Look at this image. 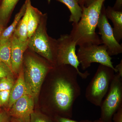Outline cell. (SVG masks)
I'll return each mask as SVG.
<instances>
[{
  "instance_id": "6da1fadb",
  "label": "cell",
  "mask_w": 122,
  "mask_h": 122,
  "mask_svg": "<svg viewBox=\"0 0 122 122\" xmlns=\"http://www.w3.org/2000/svg\"><path fill=\"white\" fill-rule=\"evenodd\" d=\"M58 66L51 86V102L60 116L71 118L74 104L81 94L78 72L69 65Z\"/></svg>"
},
{
  "instance_id": "7a4b0ae2",
  "label": "cell",
  "mask_w": 122,
  "mask_h": 122,
  "mask_svg": "<svg viewBox=\"0 0 122 122\" xmlns=\"http://www.w3.org/2000/svg\"><path fill=\"white\" fill-rule=\"evenodd\" d=\"M105 0H96L88 7L82 8L81 19L77 24H72L73 27L69 34L77 46L102 44L95 30Z\"/></svg>"
},
{
  "instance_id": "3957f363",
  "label": "cell",
  "mask_w": 122,
  "mask_h": 122,
  "mask_svg": "<svg viewBox=\"0 0 122 122\" xmlns=\"http://www.w3.org/2000/svg\"><path fill=\"white\" fill-rule=\"evenodd\" d=\"M114 72L110 67L99 65L86 89L85 97L87 101L96 106L100 107L114 78Z\"/></svg>"
},
{
  "instance_id": "277c9868",
  "label": "cell",
  "mask_w": 122,
  "mask_h": 122,
  "mask_svg": "<svg viewBox=\"0 0 122 122\" xmlns=\"http://www.w3.org/2000/svg\"><path fill=\"white\" fill-rule=\"evenodd\" d=\"M47 15L43 14L35 32L29 38L28 46L53 65L56 64L57 41L49 37L46 32Z\"/></svg>"
},
{
  "instance_id": "5b68a950",
  "label": "cell",
  "mask_w": 122,
  "mask_h": 122,
  "mask_svg": "<svg viewBox=\"0 0 122 122\" xmlns=\"http://www.w3.org/2000/svg\"><path fill=\"white\" fill-rule=\"evenodd\" d=\"M53 68L32 56H28L24 60V81L29 92L34 98L39 95L46 76Z\"/></svg>"
},
{
  "instance_id": "8992f818",
  "label": "cell",
  "mask_w": 122,
  "mask_h": 122,
  "mask_svg": "<svg viewBox=\"0 0 122 122\" xmlns=\"http://www.w3.org/2000/svg\"><path fill=\"white\" fill-rule=\"evenodd\" d=\"M76 55L83 70L89 68L92 63H98L110 67L117 73L104 45L86 44L79 46Z\"/></svg>"
},
{
  "instance_id": "52a82bcc",
  "label": "cell",
  "mask_w": 122,
  "mask_h": 122,
  "mask_svg": "<svg viewBox=\"0 0 122 122\" xmlns=\"http://www.w3.org/2000/svg\"><path fill=\"white\" fill-rule=\"evenodd\" d=\"M76 42L69 34L61 35L57 41L56 64L72 66L77 70L78 76L85 79L89 76L90 73L87 71L82 72L79 69L80 63L76 55Z\"/></svg>"
},
{
  "instance_id": "ba28073f",
  "label": "cell",
  "mask_w": 122,
  "mask_h": 122,
  "mask_svg": "<svg viewBox=\"0 0 122 122\" xmlns=\"http://www.w3.org/2000/svg\"><path fill=\"white\" fill-rule=\"evenodd\" d=\"M122 106V77L115 75L109 87L108 94L102 101L100 120L104 122L112 121L113 115Z\"/></svg>"
},
{
  "instance_id": "9c48e42d",
  "label": "cell",
  "mask_w": 122,
  "mask_h": 122,
  "mask_svg": "<svg viewBox=\"0 0 122 122\" xmlns=\"http://www.w3.org/2000/svg\"><path fill=\"white\" fill-rule=\"evenodd\" d=\"M105 9L103 5L97 27L98 28L99 33L101 36L100 38L102 44L106 47L107 52L111 56L122 53V46L115 37L113 28L107 17Z\"/></svg>"
},
{
  "instance_id": "30bf717a",
  "label": "cell",
  "mask_w": 122,
  "mask_h": 122,
  "mask_svg": "<svg viewBox=\"0 0 122 122\" xmlns=\"http://www.w3.org/2000/svg\"><path fill=\"white\" fill-rule=\"evenodd\" d=\"M34 99L31 95L22 96L9 109L10 115L22 122H30V115L34 112Z\"/></svg>"
},
{
  "instance_id": "8fae6325",
  "label": "cell",
  "mask_w": 122,
  "mask_h": 122,
  "mask_svg": "<svg viewBox=\"0 0 122 122\" xmlns=\"http://www.w3.org/2000/svg\"><path fill=\"white\" fill-rule=\"evenodd\" d=\"M29 38L22 41L13 35L11 39V63L14 73H19L22 68L24 54L28 45Z\"/></svg>"
},
{
  "instance_id": "7c38bea8",
  "label": "cell",
  "mask_w": 122,
  "mask_h": 122,
  "mask_svg": "<svg viewBox=\"0 0 122 122\" xmlns=\"http://www.w3.org/2000/svg\"><path fill=\"white\" fill-rule=\"evenodd\" d=\"M27 94L30 95L25 83L24 70L22 68L19 73L17 80L15 82L13 87L11 90L8 105L9 109L11 108L14 103L18 99L22 96Z\"/></svg>"
},
{
  "instance_id": "4fadbf2b",
  "label": "cell",
  "mask_w": 122,
  "mask_h": 122,
  "mask_svg": "<svg viewBox=\"0 0 122 122\" xmlns=\"http://www.w3.org/2000/svg\"><path fill=\"white\" fill-rule=\"evenodd\" d=\"M106 15L113 23L114 36L116 41L120 42L122 39V11H117L108 7L105 9Z\"/></svg>"
},
{
  "instance_id": "5bb4252c",
  "label": "cell",
  "mask_w": 122,
  "mask_h": 122,
  "mask_svg": "<svg viewBox=\"0 0 122 122\" xmlns=\"http://www.w3.org/2000/svg\"><path fill=\"white\" fill-rule=\"evenodd\" d=\"M26 1V9L29 14L28 37V38H30L37 29L43 14L37 9L33 7L31 5L30 0Z\"/></svg>"
},
{
  "instance_id": "9a60e30c",
  "label": "cell",
  "mask_w": 122,
  "mask_h": 122,
  "mask_svg": "<svg viewBox=\"0 0 122 122\" xmlns=\"http://www.w3.org/2000/svg\"><path fill=\"white\" fill-rule=\"evenodd\" d=\"M26 6L27 2L26 0L20 11L15 15L14 20L12 24L7 28L4 29L2 31L0 36V44H3L12 37L18 24L25 13Z\"/></svg>"
},
{
  "instance_id": "2e32d148",
  "label": "cell",
  "mask_w": 122,
  "mask_h": 122,
  "mask_svg": "<svg viewBox=\"0 0 122 122\" xmlns=\"http://www.w3.org/2000/svg\"><path fill=\"white\" fill-rule=\"evenodd\" d=\"M19 0H2L0 5V26L4 28Z\"/></svg>"
},
{
  "instance_id": "e0dca14e",
  "label": "cell",
  "mask_w": 122,
  "mask_h": 122,
  "mask_svg": "<svg viewBox=\"0 0 122 122\" xmlns=\"http://www.w3.org/2000/svg\"><path fill=\"white\" fill-rule=\"evenodd\" d=\"M65 5L71 12L69 21L77 24L82 15V9L76 0H57Z\"/></svg>"
},
{
  "instance_id": "ac0fdd59",
  "label": "cell",
  "mask_w": 122,
  "mask_h": 122,
  "mask_svg": "<svg viewBox=\"0 0 122 122\" xmlns=\"http://www.w3.org/2000/svg\"><path fill=\"white\" fill-rule=\"evenodd\" d=\"M28 12L26 9L25 13L18 24L13 34L21 41H26L29 39L28 37Z\"/></svg>"
},
{
  "instance_id": "d6986e66",
  "label": "cell",
  "mask_w": 122,
  "mask_h": 122,
  "mask_svg": "<svg viewBox=\"0 0 122 122\" xmlns=\"http://www.w3.org/2000/svg\"><path fill=\"white\" fill-rule=\"evenodd\" d=\"M11 39L12 37L0 44V62L7 65L12 71L11 63Z\"/></svg>"
},
{
  "instance_id": "ffe728a7",
  "label": "cell",
  "mask_w": 122,
  "mask_h": 122,
  "mask_svg": "<svg viewBox=\"0 0 122 122\" xmlns=\"http://www.w3.org/2000/svg\"><path fill=\"white\" fill-rule=\"evenodd\" d=\"M15 81L13 75H10L0 79V91L11 90Z\"/></svg>"
},
{
  "instance_id": "44dd1931",
  "label": "cell",
  "mask_w": 122,
  "mask_h": 122,
  "mask_svg": "<svg viewBox=\"0 0 122 122\" xmlns=\"http://www.w3.org/2000/svg\"><path fill=\"white\" fill-rule=\"evenodd\" d=\"M30 122H53L47 116L33 112L30 115Z\"/></svg>"
},
{
  "instance_id": "7402d4cb",
  "label": "cell",
  "mask_w": 122,
  "mask_h": 122,
  "mask_svg": "<svg viewBox=\"0 0 122 122\" xmlns=\"http://www.w3.org/2000/svg\"><path fill=\"white\" fill-rule=\"evenodd\" d=\"M11 90L0 91V107L8 106Z\"/></svg>"
},
{
  "instance_id": "603a6c76",
  "label": "cell",
  "mask_w": 122,
  "mask_h": 122,
  "mask_svg": "<svg viewBox=\"0 0 122 122\" xmlns=\"http://www.w3.org/2000/svg\"><path fill=\"white\" fill-rule=\"evenodd\" d=\"M13 72L8 66L0 62V79L10 75H13Z\"/></svg>"
},
{
  "instance_id": "cb8c5ba5",
  "label": "cell",
  "mask_w": 122,
  "mask_h": 122,
  "mask_svg": "<svg viewBox=\"0 0 122 122\" xmlns=\"http://www.w3.org/2000/svg\"><path fill=\"white\" fill-rule=\"evenodd\" d=\"M114 122H122V106L119 108L112 117Z\"/></svg>"
},
{
  "instance_id": "d4e9b609",
  "label": "cell",
  "mask_w": 122,
  "mask_h": 122,
  "mask_svg": "<svg viewBox=\"0 0 122 122\" xmlns=\"http://www.w3.org/2000/svg\"><path fill=\"white\" fill-rule=\"evenodd\" d=\"M56 122H92L88 120H82V121L78 122L71 119V118L64 117L58 116L56 117Z\"/></svg>"
},
{
  "instance_id": "484cf974",
  "label": "cell",
  "mask_w": 122,
  "mask_h": 122,
  "mask_svg": "<svg viewBox=\"0 0 122 122\" xmlns=\"http://www.w3.org/2000/svg\"><path fill=\"white\" fill-rule=\"evenodd\" d=\"M96 0H80L79 4L81 8L87 7Z\"/></svg>"
},
{
  "instance_id": "4316f807",
  "label": "cell",
  "mask_w": 122,
  "mask_h": 122,
  "mask_svg": "<svg viewBox=\"0 0 122 122\" xmlns=\"http://www.w3.org/2000/svg\"><path fill=\"white\" fill-rule=\"evenodd\" d=\"M0 122H9L8 116L5 112H0Z\"/></svg>"
},
{
  "instance_id": "83f0119b",
  "label": "cell",
  "mask_w": 122,
  "mask_h": 122,
  "mask_svg": "<svg viewBox=\"0 0 122 122\" xmlns=\"http://www.w3.org/2000/svg\"><path fill=\"white\" fill-rule=\"evenodd\" d=\"M113 8L117 11H122V0H116Z\"/></svg>"
},
{
  "instance_id": "f1b7e54d",
  "label": "cell",
  "mask_w": 122,
  "mask_h": 122,
  "mask_svg": "<svg viewBox=\"0 0 122 122\" xmlns=\"http://www.w3.org/2000/svg\"><path fill=\"white\" fill-rule=\"evenodd\" d=\"M115 68L118 74L122 77V60H121L120 63L117 65Z\"/></svg>"
},
{
  "instance_id": "f546056e",
  "label": "cell",
  "mask_w": 122,
  "mask_h": 122,
  "mask_svg": "<svg viewBox=\"0 0 122 122\" xmlns=\"http://www.w3.org/2000/svg\"><path fill=\"white\" fill-rule=\"evenodd\" d=\"M113 122L112 121H109V122H103V121H102V120H100V119L99 120H95V121H94V122Z\"/></svg>"
},
{
  "instance_id": "4dcf8cb0",
  "label": "cell",
  "mask_w": 122,
  "mask_h": 122,
  "mask_svg": "<svg viewBox=\"0 0 122 122\" xmlns=\"http://www.w3.org/2000/svg\"><path fill=\"white\" fill-rule=\"evenodd\" d=\"M3 30H4V28L0 26V36Z\"/></svg>"
},
{
  "instance_id": "1f68e13d",
  "label": "cell",
  "mask_w": 122,
  "mask_h": 122,
  "mask_svg": "<svg viewBox=\"0 0 122 122\" xmlns=\"http://www.w3.org/2000/svg\"><path fill=\"white\" fill-rule=\"evenodd\" d=\"M12 122H21L20 120H18V119H15L14 120H13Z\"/></svg>"
},
{
  "instance_id": "d6a6232c",
  "label": "cell",
  "mask_w": 122,
  "mask_h": 122,
  "mask_svg": "<svg viewBox=\"0 0 122 122\" xmlns=\"http://www.w3.org/2000/svg\"><path fill=\"white\" fill-rule=\"evenodd\" d=\"M47 1H48V3H50L51 2V0H47Z\"/></svg>"
},
{
  "instance_id": "836d02e7",
  "label": "cell",
  "mask_w": 122,
  "mask_h": 122,
  "mask_svg": "<svg viewBox=\"0 0 122 122\" xmlns=\"http://www.w3.org/2000/svg\"><path fill=\"white\" fill-rule=\"evenodd\" d=\"M77 0V1L79 3V1H80V0Z\"/></svg>"
},
{
  "instance_id": "e575fe53",
  "label": "cell",
  "mask_w": 122,
  "mask_h": 122,
  "mask_svg": "<svg viewBox=\"0 0 122 122\" xmlns=\"http://www.w3.org/2000/svg\"><path fill=\"white\" fill-rule=\"evenodd\" d=\"M0 111H1V110H0Z\"/></svg>"
},
{
  "instance_id": "d590c367",
  "label": "cell",
  "mask_w": 122,
  "mask_h": 122,
  "mask_svg": "<svg viewBox=\"0 0 122 122\" xmlns=\"http://www.w3.org/2000/svg\"></svg>"
}]
</instances>
